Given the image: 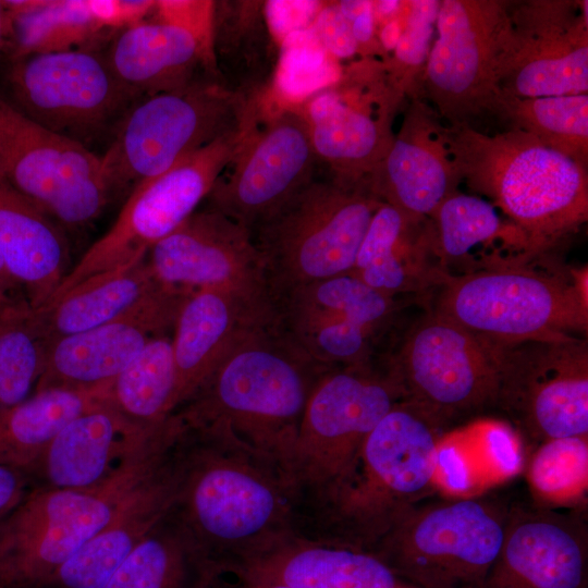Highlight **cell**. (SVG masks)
<instances>
[{"instance_id":"cell-27","label":"cell","mask_w":588,"mask_h":588,"mask_svg":"<svg viewBox=\"0 0 588 588\" xmlns=\"http://www.w3.org/2000/svg\"><path fill=\"white\" fill-rule=\"evenodd\" d=\"M430 222L434 252L446 275L516 267L542 255L519 228L475 195L453 192Z\"/></svg>"},{"instance_id":"cell-10","label":"cell","mask_w":588,"mask_h":588,"mask_svg":"<svg viewBox=\"0 0 588 588\" xmlns=\"http://www.w3.org/2000/svg\"><path fill=\"white\" fill-rule=\"evenodd\" d=\"M509 505L490 498L420 502L370 552L419 588H485Z\"/></svg>"},{"instance_id":"cell-47","label":"cell","mask_w":588,"mask_h":588,"mask_svg":"<svg viewBox=\"0 0 588 588\" xmlns=\"http://www.w3.org/2000/svg\"><path fill=\"white\" fill-rule=\"evenodd\" d=\"M29 475L0 464V520L12 512L26 495Z\"/></svg>"},{"instance_id":"cell-9","label":"cell","mask_w":588,"mask_h":588,"mask_svg":"<svg viewBox=\"0 0 588 588\" xmlns=\"http://www.w3.org/2000/svg\"><path fill=\"white\" fill-rule=\"evenodd\" d=\"M401 400L397 384L373 363L333 367L318 378L289 469L297 523L336 489L366 437Z\"/></svg>"},{"instance_id":"cell-14","label":"cell","mask_w":588,"mask_h":588,"mask_svg":"<svg viewBox=\"0 0 588 588\" xmlns=\"http://www.w3.org/2000/svg\"><path fill=\"white\" fill-rule=\"evenodd\" d=\"M4 81L5 97L19 110L83 145L115 130L139 100L115 76L106 56L91 49L8 59Z\"/></svg>"},{"instance_id":"cell-30","label":"cell","mask_w":588,"mask_h":588,"mask_svg":"<svg viewBox=\"0 0 588 588\" xmlns=\"http://www.w3.org/2000/svg\"><path fill=\"white\" fill-rule=\"evenodd\" d=\"M175 502L172 450L114 517L63 563L44 588H106L133 549L171 512Z\"/></svg>"},{"instance_id":"cell-32","label":"cell","mask_w":588,"mask_h":588,"mask_svg":"<svg viewBox=\"0 0 588 588\" xmlns=\"http://www.w3.org/2000/svg\"><path fill=\"white\" fill-rule=\"evenodd\" d=\"M161 286L144 258L84 280L62 296L30 309L28 319L47 344L118 318Z\"/></svg>"},{"instance_id":"cell-28","label":"cell","mask_w":588,"mask_h":588,"mask_svg":"<svg viewBox=\"0 0 588 588\" xmlns=\"http://www.w3.org/2000/svg\"><path fill=\"white\" fill-rule=\"evenodd\" d=\"M275 318L277 314L228 291L201 289L188 293L171 336L175 367L173 413L204 384L245 329Z\"/></svg>"},{"instance_id":"cell-34","label":"cell","mask_w":588,"mask_h":588,"mask_svg":"<svg viewBox=\"0 0 588 588\" xmlns=\"http://www.w3.org/2000/svg\"><path fill=\"white\" fill-rule=\"evenodd\" d=\"M3 4L8 59L78 50L106 33L113 34L98 17L94 0H9Z\"/></svg>"},{"instance_id":"cell-13","label":"cell","mask_w":588,"mask_h":588,"mask_svg":"<svg viewBox=\"0 0 588 588\" xmlns=\"http://www.w3.org/2000/svg\"><path fill=\"white\" fill-rule=\"evenodd\" d=\"M509 4L495 0H442L437 38L422 68V86L452 125L494 113L512 39Z\"/></svg>"},{"instance_id":"cell-50","label":"cell","mask_w":588,"mask_h":588,"mask_svg":"<svg viewBox=\"0 0 588 588\" xmlns=\"http://www.w3.org/2000/svg\"><path fill=\"white\" fill-rule=\"evenodd\" d=\"M5 30H7L5 10H4L3 1H0V54L4 50Z\"/></svg>"},{"instance_id":"cell-43","label":"cell","mask_w":588,"mask_h":588,"mask_svg":"<svg viewBox=\"0 0 588 588\" xmlns=\"http://www.w3.org/2000/svg\"><path fill=\"white\" fill-rule=\"evenodd\" d=\"M439 7L438 0L405 2L403 29L387 68L389 83L399 97L426 63L432 46Z\"/></svg>"},{"instance_id":"cell-24","label":"cell","mask_w":588,"mask_h":588,"mask_svg":"<svg viewBox=\"0 0 588 588\" xmlns=\"http://www.w3.org/2000/svg\"><path fill=\"white\" fill-rule=\"evenodd\" d=\"M120 82L139 100L180 87L196 76H220L213 38L154 12L120 30L105 54Z\"/></svg>"},{"instance_id":"cell-44","label":"cell","mask_w":588,"mask_h":588,"mask_svg":"<svg viewBox=\"0 0 588 588\" xmlns=\"http://www.w3.org/2000/svg\"><path fill=\"white\" fill-rule=\"evenodd\" d=\"M320 46L334 60L352 58L358 52L351 26L336 2H324L311 26Z\"/></svg>"},{"instance_id":"cell-29","label":"cell","mask_w":588,"mask_h":588,"mask_svg":"<svg viewBox=\"0 0 588 588\" xmlns=\"http://www.w3.org/2000/svg\"><path fill=\"white\" fill-rule=\"evenodd\" d=\"M350 273L395 298L437 290L448 277L434 252L430 219L412 220L383 201Z\"/></svg>"},{"instance_id":"cell-22","label":"cell","mask_w":588,"mask_h":588,"mask_svg":"<svg viewBox=\"0 0 588 588\" xmlns=\"http://www.w3.org/2000/svg\"><path fill=\"white\" fill-rule=\"evenodd\" d=\"M584 511L509 505L503 542L485 588H587Z\"/></svg>"},{"instance_id":"cell-8","label":"cell","mask_w":588,"mask_h":588,"mask_svg":"<svg viewBox=\"0 0 588 588\" xmlns=\"http://www.w3.org/2000/svg\"><path fill=\"white\" fill-rule=\"evenodd\" d=\"M255 101L204 73L171 90L134 103L100 156L110 194L162 174L254 117Z\"/></svg>"},{"instance_id":"cell-21","label":"cell","mask_w":588,"mask_h":588,"mask_svg":"<svg viewBox=\"0 0 588 588\" xmlns=\"http://www.w3.org/2000/svg\"><path fill=\"white\" fill-rule=\"evenodd\" d=\"M188 293L162 285L118 318L47 343L35 391L109 385L151 339L173 330Z\"/></svg>"},{"instance_id":"cell-51","label":"cell","mask_w":588,"mask_h":588,"mask_svg":"<svg viewBox=\"0 0 588 588\" xmlns=\"http://www.w3.org/2000/svg\"><path fill=\"white\" fill-rule=\"evenodd\" d=\"M0 328H1V320H0Z\"/></svg>"},{"instance_id":"cell-39","label":"cell","mask_w":588,"mask_h":588,"mask_svg":"<svg viewBox=\"0 0 588 588\" xmlns=\"http://www.w3.org/2000/svg\"><path fill=\"white\" fill-rule=\"evenodd\" d=\"M587 474L588 436L558 438L537 445L528 481L537 504L554 507L584 499Z\"/></svg>"},{"instance_id":"cell-37","label":"cell","mask_w":588,"mask_h":588,"mask_svg":"<svg viewBox=\"0 0 588 588\" xmlns=\"http://www.w3.org/2000/svg\"><path fill=\"white\" fill-rule=\"evenodd\" d=\"M397 302L347 273L292 290L275 302V311L341 318L380 336L391 323Z\"/></svg>"},{"instance_id":"cell-2","label":"cell","mask_w":588,"mask_h":588,"mask_svg":"<svg viewBox=\"0 0 588 588\" xmlns=\"http://www.w3.org/2000/svg\"><path fill=\"white\" fill-rule=\"evenodd\" d=\"M330 368L304 351L278 317L257 322L238 335L204 384L172 415L185 426L226 430L289 481L308 397Z\"/></svg>"},{"instance_id":"cell-36","label":"cell","mask_w":588,"mask_h":588,"mask_svg":"<svg viewBox=\"0 0 588 588\" xmlns=\"http://www.w3.org/2000/svg\"><path fill=\"white\" fill-rule=\"evenodd\" d=\"M201 563L194 544L172 509L133 549L106 588H196L192 575Z\"/></svg>"},{"instance_id":"cell-38","label":"cell","mask_w":588,"mask_h":588,"mask_svg":"<svg viewBox=\"0 0 588 588\" xmlns=\"http://www.w3.org/2000/svg\"><path fill=\"white\" fill-rule=\"evenodd\" d=\"M547 147L587 168L588 95L502 97L494 112Z\"/></svg>"},{"instance_id":"cell-23","label":"cell","mask_w":588,"mask_h":588,"mask_svg":"<svg viewBox=\"0 0 588 588\" xmlns=\"http://www.w3.org/2000/svg\"><path fill=\"white\" fill-rule=\"evenodd\" d=\"M221 573L295 588H419L370 551L297 532L226 565Z\"/></svg>"},{"instance_id":"cell-26","label":"cell","mask_w":588,"mask_h":588,"mask_svg":"<svg viewBox=\"0 0 588 588\" xmlns=\"http://www.w3.org/2000/svg\"><path fill=\"white\" fill-rule=\"evenodd\" d=\"M383 203L412 220H427L460 182L443 130L418 106L405 117L388 152L370 177Z\"/></svg>"},{"instance_id":"cell-45","label":"cell","mask_w":588,"mask_h":588,"mask_svg":"<svg viewBox=\"0 0 588 588\" xmlns=\"http://www.w3.org/2000/svg\"><path fill=\"white\" fill-rule=\"evenodd\" d=\"M322 1H267L264 4V16L269 33L280 47L290 35L308 29Z\"/></svg>"},{"instance_id":"cell-15","label":"cell","mask_w":588,"mask_h":588,"mask_svg":"<svg viewBox=\"0 0 588 588\" xmlns=\"http://www.w3.org/2000/svg\"><path fill=\"white\" fill-rule=\"evenodd\" d=\"M0 176L52 220L83 226L107 205L100 156L19 110L0 93Z\"/></svg>"},{"instance_id":"cell-41","label":"cell","mask_w":588,"mask_h":588,"mask_svg":"<svg viewBox=\"0 0 588 588\" xmlns=\"http://www.w3.org/2000/svg\"><path fill=\"white\" fill-rule=\"evenodd\" d=\"M342 72L320 46L310 27L286 37L279 47L273 90L281 106L298 107L335 84Z\"/></svg>"},{"instance_id":"cell-5","label":"cell","mask_w":588,"mask_h":588,"mask_svg":"<svg viewBox=\"0 0 588 588\" xmlns=\"http://www.w3.org/2000/svg\"><path fill=\"white\" fill-rule=\"evenodd\" d=\"M175 432L166 425L101 483L88 489L35 487L0 520V587L44 588L167 461Z\"/></svg>"},{"instance_id":"cell-6","label":"cell","mask_w":588,"mask_h":588,"mask_svg":"<svg viewBox=\"0 0 588 588\" xmlns=\"http://www.w3.org/2000/svg\"><path fill=\"white\" fill-rule=\"evenodd\" d=\"M433 310L497 345L559 340L588 328L587 268L568 271L540 257L525 265L448 275Z\"/></svg>"},{"instance_id":"cell-31","label":"cell","mask_w":588,"mask_h":588,"mask_svg":"<svg viewBox=\"0 0 588 588\" xmlns=\"http://www.w3.org/2000/svg\"><path fill=\"white\" fill-rule=\"evenodd\" d=\"M0 254L30 309L44 306L65 275V237L38 206L0 176Z\"/></svg>"},{"instance_id":"cell-40","label":"cell","mask_w":588,"mask_h":588,"mask_svg":"<svg viewBox=\"0 0 588 588\" xmlns=\"http://www.w3.org/2000/svg\"><path fill=\"white\" fill-rule=\"evenodd\" d=\"M278 319L291 338L321 365L372 363L379 336L348 320L311 315H278Z\"/></svg>"},{"instance_id":"cell-7","label":"cell","mask_w":588,"mask_h":588,"mask_svg":"<svg viewBox=\"0 0 588 588\" xmlns=\"http://www.w3.org/2000/svg\"><path fill=\"white\" fill-rule=\"evenodd\" d=\"M382 201L370 181L317 175L249 233L275 302L292 290L352 271Z\"/></svg>"},{"instance_id":"cell-35","label":"cell","mask_w":588,"mask_h":588,"mask_svg":"<svg viewBox=\"0 0 588 588\" xmlns=\"http://www.w3.org/2000/svg\"><path fill=\"white\" fill-rule=\"evenodd\" d=\"M175 367L169 334L151 339L114 378L107 402L143 428L161 427L174 411Z\"/></svg>"},{"instance_id":"cell-48","label":"cell","mask_w":588,"mask_h":588,"mask_svg":"<svg viewBox=\"0 0 588 588\" xmlns=\"http://www.w3.org/2000/svg\"><path fill=\"white\" fill-rule=\"evenodd\" d=\"M21 291L22 286L13 278L0 254V319L22 315L30 309L26 302L19 299Z\"/></svg>"},{"instance_id":"cell-19","label":"cell","mask_w":588,"mask_h":588,"mask_svg":"<svg viewBox=\"0 0 588 588\" xmlns=\"http://www.w3.org/2000/svg\"><path fill=\"white\" fill-rule=\"evenodd\" d=\"M364 74L357 69L342 73L335 84L298 106L318 166L351 184L369 180L388 152L400 98L387 74L381 78L371 68Z\"/></svg>"},{"instance_id":"cell-49","label":"cell","mask_w":588,"mask_h":588,"mask_svg":"<svg viewBox=\"0 0 588 588\" xmlns=\"http://www.w3.org/2000/svg\"><path fill=\"white\" fill-rule=\"evenodd\" d=\"M235 588H295L278 581L237 578Z\"/></svg>"},{"instance_id":"cell-42","label":"cell","mask_w":588,"mask_h":588,"mask_svg":"<svg viewBox=\"0 0 588 588\" xmlns=\"http://www.w3.org/2000/svg\"><path fill=\"white\" fill-rule=\"evenodd\" d=\"M28 313L0 319V411L29 397L44 369L46 341Z\"/></svg>"},{"instance_id":"cell-3","label":"cell","mask_w":588,"mask_h":588,"mask_svg":"<svg viewBox=\"0 0 588 588\" xmlns=\"http://www.w3.org/2000/svg\"><path fill=\"white\" fill-rule=\"evenodd\" d=\"M444 429L416 404L397 402L366 437L342 482L301 518L298 534L370 551L429 493Z\"/></svg>"},{"instance_id":"cell-25","label":"cell","mask_w":588,"mask_h":588,"mask_svg":"<svg viewBox=\"0 0 588 588\" xmlns=\"http://www.w3.org/2000/svg\"><path fill=\"white\" fill-rule=\"evenodd\" d=\"M166 422L155 429L143 428L106 400L69 421L47 444L30 475L39 479L36 487L93 488L155 437Z\"/></svg>"},{"instance_id":"cell-20","label":"cell","mask_w":588,"mask_h":588,"mask_svg":"<svg viewBox=\"0 0 588 588\" xmlns=\"http://www.w3.org/2000/svg\"><path fill=\"white\" fill-rule=\"evenodd\" d=\"M531 1L513 13L502 97L536 98L588 91L587 1Z\"/></svg>"},{"instance_id":"cell-12","label":"cell","mask_w":588,"mask_h":588,"mask_svg":"<svg viewBox=\"0 0 588 588\" xmlns=\"http://www.w3.org/2000/svg\"><path fill=\"white\" fill-rule=\"evenodd\" d=\"M407 400L444 428L495 406L499 352L433 309L405 333L382 366Z\"/></svg>"},{"instance_id":"cell-18","label":"cell","mask_w":588,"mask_h":588,"mask_svg":"<svg viewBox=\"0 0 588 588\" xmlns=\"http://www.w3.org/2000/svg\"><path fill=\"white\" fill-rule=\"evenodd\" d=\"M145 260L161 285L184 292L223 290L277 313L249 231L207 206L155 244Z\"/></svg>"},{"instance_id":"cell-11","label":"cell","mask_w":588,"mask_h":588,"mask_svg":"<svg viewBox=\"0 0 588 588\" xmlns=\"http://www.w3.org/2000/svg\"><path fill=\"white\" fill-rule=\"evenodd\" d=\"M250 124L252 121L136 185L113 225L68 272L47 303L86 279L143 260L155 244L180 226L207 198Z\"/></svg>"},{"instance_id":"cell-46","label":"cell","mask_w":588,"mask_h":588,"mask_svg":"<svg viewBox=\"0 0 588 588\" xmlns=\"http://www.w3.org/2000/svg\"><path fill=\"white\" fill-rule=\"evenodd\" d=\"M338 7L348 22L357 42L358 52H372L375 44L376 19L373 1H338Z\"/></svg>"},{"instance_id":"cell-17","label":"cell","mask_w":588,"mask_h":588,"mask_svg":"<svg viewBox=\"0 0 588 588\" xmlns=\"http://www.w3.org/2000/svg\"><path fill=\"white\" fill-rule=\"evenodd\" d=\"M319 168L298 107L259 123L258 109L237 152L205 199L249 232L307 185Z\"/></svg>"},{"instance_id":"cell-33","label":"cell","mask_w":588,"mask_h":588,"mask_svg":"<svg viewBox=\"0 0 588 588\" xmlns=\"http://www.w3.org/2000/svg\"><path fill=\"white\" fill-rule=\"evenodd\" d=\"M109 385L51 388L0 411V464L30 473L51 439L73 418L103 402Z\"/></svg>"},{"instance_id":"cell-52","label":"cell","mask_w":588,"mask_h":588,"mask_svg":"<svg viewBox=\"0 0 588 588\" xmlns=\"http://www.w3.org/2000/svg\"><path fill=\"white\" fill-rule=\"evenodd\" d=\"M1 588V587H0Z\"/></svg>"},{"instance_id":"cell-1","label":"cell","mask_w":588,"mask_h":588,"mask_svg":"<svg viewBox=\"0 0 588 588\" xmlns=\"http://www.w3.org/2000/svg\"><path fill=\"white\" fill-rule=\"evenodd\" d=\"M176 422L173 510L205 568L297 532L296 499L279 468L222 428Z\"/></svg>"},{"instance_id":"cell-16","label":"cell","mask_w":588,"mask_h":588,"mask_svg":"<svg viewBox=\"0 0 588 588\" xmlns=\"http://www.w3.org/2000/svg\"><path fill=\"white\" fill-rule=\"evenodd\" d=\"M498 352L495 407L520 434L536 445L588 436L586 340L526 341L498 345Z\"/></svg>"},{"instance_id":"cell-4","label":"cell","mask_w":588,"mask_h":588,"mask_svg":"<svg viewBox=\"0 0 588 588\" xmlns=\"http://www.w3.org/2000/svg\"><path fill=\"white\" fill-rule=\"evenodd\" d=\"M443 130L455 171L544 252L588 217L587 168L512 127L487 135Z\"/></svg>"}]
</instances>
